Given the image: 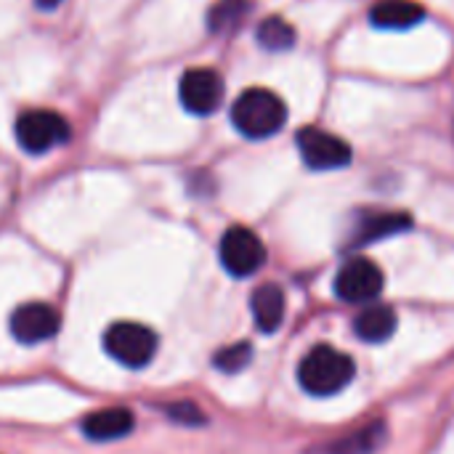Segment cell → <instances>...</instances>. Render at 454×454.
Here are the masks:
<instances>
[{
	"mask_svg": "<svg viewBox=\"0 0 454 454\" xmlns=\"http://www.w3.org/2000/svg\"><path fill=\"white\" fill-rule=\"evenodd\" d=\"M223 93H226L223 77L210 67H194L184 72L178 82V98L184 109L200 117L213 114L223 104Z\"/></svg>",
	"mask_w": 454,
	"mask_h": 454,
	"instance_id": "cell-8",
	"label": "cell"
},
{
	"mask_svg": "<svg viewBox=\"0 0 454 454\" xmlns=\"http://www.w3.org/2000/svg\"><path fill=\"white\" fill-rule=\"evenodd\" d=\"M136 426V418L125 407H109L88 415L82 420V436L90 442H117L125 439Z\"/></svg>",
	"mask_w": 454,
	"mask_h": 454,
	"instance_id": "cell-10",
	"label": "cell"
},
{
	"mask_svg": "<svg viewBox=\"0 0 454 454\" xmlns=\"http://www.w3.org/2000/svg\"><path fill=\"white\" fill-rule=\"evenodd\" d=\"M295 141H298L303 165L311 170H340L354 160V152L343 138H338L322 128H314V125L301 128Z\"/></svg>",
	"mask_w": 454,
	"mask_h": 454,
	"instance_id": "cell-7",
	"label": "cell"
},
{
	"mask_svg": "<svg viewBox=\"0 0 454 454\" xmlns=\"http://www.w3.org/2000/svg\"><path fill=\"white\" fill-rule=\"evenodd\" d=\"M354 333L364 343H386L396 333V311L388 306L367 303L354 319Z\"/></svg>",
	"mask_w": 454,
	"mask_h": 454,
	"instance_id": "cell-12",
	"label": "cell"
},
{
	"mask_svg": "<svg viewBox=\"0 0 454 454\" xmlns=\"http://www.w3.org/2000/svg\"><path fill=\"white\" fill-rule=\"evenodd\" d=\"M168 418L181 423V426H205V415L197 404L192 402H176V404H168L165 407Z\"/></svg>",
	"mask_w": 454,
	"mask_h": 454,
	"instance_id": "cell-19",
	"label": "cell"
},
{
	"mask_svg": "<svg viewBox=\"0 0 454 454\" xmlns=\"http://www.w3.org/2000/svg\"><path fill=\"white\" fill-rule=\"evenodd\" d=\"M253 359V348L250 343H237V346H226L215 354L213 364L221 370V372H239L250 364Z\"/></svg>",
	"mask_w": 454,
	"mask_h": 454,
	"instance_id": "cell-18",
	"label": "cell"
},
{
	"mask_svg": "<svg viewBox=\"0 0 454 454\" xmlns=\"http://www.w3.org/2000/svg\"><path fill=\"white\" fill-rule=\"evenodd\" d=\"M383 269L370 258H351L335 277V295L351 306H367L383 293Z\"/></svg>",
	"mask_w": 454,
	"mask_h": 454,
	"instance_id": "cell-6",
	"label": "cell"
},
{
	"mask_svg": "<svg viewBox=\"0 0 454 454\" xmlns=\"http://www.w3.org/2000/svg\"><path fill=\"white\" fill-rule=\"evenodd\" d=\"M258 45L266 51H287L295 45V27L290 21H285L282 16H269L258 24Z\"/></svg>",
	"mask_w": 454,
	"mask_h": 454,
	"instance_id": "cell-17",
	"label": "cell"
},
{
	"mask_svg": "<svg viewBox=\"0 0 454 454\" xmlns=\"http://www.w3.org/2000/svg\"><path fill=\"white\" fill-rule=\"evenodd\" d=\"M410 226H412V218L407 213H372V215H367L359 223L356 237H354V245H370V242H378V239L402 234Z\"/></svg>",
	"mask_w": 454,
	"mask_h": 454,
	"instance_id": "cell-15",
	"label": "cell"
},
{
	"mask_svg": "<svg viewBox=\"0 0 454 454\" xmlns=\"http://www.w3.org/2000/svg\"><path fill=\"white\" fill-rule=\"evenodd\" d=\"M59 325L61 317L48 303H24L11 314V333L24 346L51 340L59 333Z\"/></svg>",
	"mask_w": 454,
	"mask_h": 454,
	"instance_id": "cell-9",
	"label": "cell"
},
{
	"mask_svg": "<svg viewBox=\"0 0 454 454\" xmlns=\"http://www.w3.org/2000/svg\"><path fill=\"white\" fill-rule=\"evenodd\" d=\"M426 19V8L415 0H378L370 8V24L378 29H412Z\"/></svg>",
	"mask_w": 454,
	"mask_h": 454,
	"instance_id": "cell-11",
	"label": "cell"
},
{
	"mask_svg": "<svg viewBox=\"0 0 454 454\" xmlns=\"http://www.w3.org/2000/svg\"><path fill=\"white\" fill-rule=\"evenodd\" d=\"M250 306H253V319H255L261 333L271 335L282 327V322H285V293L277 285H261L253 293Z\"/></svg>",
	"mask_w": 454,
	"mask_h": 454,
	"instance_id": "cell-13",
	"label": "cell"
},
{
	"mask_svg": "<svg viewBox=\"0 0 454 454\" xmlns=\"http://www.w3.org/2000/svg\"><path fill=\"white\" fill-rule=\"evenodd\" d=\"M16 141L29 154H45L69 141L72 128L67 117L53 109H27L16 117Z\"/></svg>",
	"mask_w": 454,
	"mask_h": 454,
	"instance_id": "cell-4",
	"label": "cell"
},
{
	"mask_svg": "<svg viewBox=\"0 0 454 454\" xmlns=\"http://www.w3.org/2000/svg\"><path fill=\"white\" fill-rule=\"evenodd\" d=\"M354 375V359L333 346L311 348L298 364V383L311 396H335L351 386Z\"/></svg>",
	"mask_w": 454,
	"mask_h": 454,
	"instance_id": "cell-1",
	"label": "cell"
},
{
	"mask_svg": "<svg viewBox=\"0 0 454 454\" xmlns=\"http://www.w3.org/2000/svg\"><path fill=\"white\" fill-rule=\"evenodd\" d=\"M104 351L128 370L146 367L157 354V335L138 322H117L104 333Z\"/></svg>",
	"mask_w": 454,
	"mask_h": 454,
	"instance_id": "cell-3",
	"label": "cell"
},
{
	"mask_svg": "<svg viewBox=\"0 0 454 454\" xmlns=\"http://www.w3.org/2000/svg\"><path fill=\"white\" fill-rule=\"evenodd\" d=\"M231 122L245 138H271L287 122V104L269 88H250L234 101Z\"/></svg>",
	"mask_w": 454,
	"mask_h": 454,
	"instance_id": "cell-2",
	"label": "cell"
},
{
	"mask_svg": "<svg viewBox=\"0 0 454 454\" xmlns=\"http://www.w3.org/2000/svg\"><path fill=\"white\" fill-rule=\"evenodd\" d=\"M250 8H253V0H218L207 11V29L213 35H229L242 24Z\"/></svg>",
	"mask_w": 454,
	"mask_h": 454,
	"instance_id": "cell-16",
	"label": "cell"
},
{
	"mask_svg": "<svg viewBox=\"0 0 454 454\" xmlns=\"http://www.w3.org/2000/svg\"><path fill=\"white\" fill-rule=\"evenodd\" d=\"M218 255H221L223 269L237 279L253 277L266 263V247H263L261 237L255 231H250L247 226H231L221 237Z\"/></svg>",
	"mask_w": 454,
	"mask_h": 454,
	"instance_id": "cell-5",
	"label": "cell"
},
{
	"mask_svg": "<svg viewBox=\"0 0 454 454\" xmlns=\"http://www.w3.org/2000/svg\"><path fill=\"white\" fill-rule=\"evenodd\" d=\"M388 439V428L383 420H375L333 444L325 447V454H375Z\"/></svg>",
	"mask_w": 454,
	"mask_h": 454,
	"instance_id": "cell-14",
	"label": "cell"
},
{
	"mask_svg": "<svg viewBox=\"0 0 454 454\" xmlns=\"http://www.w3.org/2000/svg\"><path fill=\"white\" fill-rule=\"evenodd\" d=\"M37 3V8H43V11H53L56 5H61L64 0H35Z\"/></svg>",
	"mask_w": 454,
	"mask_h": 454,
	"instance_id": "cell-20",
	"label": "cell"
}]
</instances>
